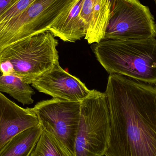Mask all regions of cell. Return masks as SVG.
I'll return each mask as SVG.
<instances>
[{
    "instance_id": "6da1fadb",
    "label": "cell",
    "mask_w": 156,
    "mask_h": 156,
    "mask_svg": "<svg viewBox=\"0 0 156 156\" xmlns=\"http://www.w3.org/2000/svg\"><path fill=\"white\" fill-rule=\"evenodd\" d=\"M110 121L105 156H156V84L111 74L105 92Z\"/></svg>"
},
{
    "instance_id": "7a4b0ae2",
    "label": "cell",
    "mask_w": 156,
    "mask_h": 156,
    "mask_svg": "<svg viewBox=\"0 0 156 156\" xmlns=\"http://www.w3.org/2000/svg\"><path fill=\"white\" fill-rule=\"evenodd\" d=\"M91 48L97 60L111 74L156 84V39H103Z\"/></svg>"
},
{
    "instance_id": "3957f363",
    "label": "cell",
    "mask_w": 156,
    "mask_h": 156,
    "mask_svg": "<svg viewBox=\"0 0 156 156\" xmlns=\"http://www.w3.org/2000/svg\"><path fill=\"white\" fill-rule=\"evenodd\" d=\"M58 45L49 31L14 43L0 53V73L17 76L31 84L59 64Z\"/></svg>"
},
{
    "instance_id": "277c9868",
    "label": "cell",
    "mask_w": 156,
    "mask_h": 156,
    "mask_svg": "<svg viewBox=\"0 0 156 156\" xmlns=\"http://www.w3.org/2000/svg\"><path fill=\"white\" fill-rule=\"evenodd\" d=\"M110 121L105 94L91 90L81 102L74 156L105 155L109 144Z\"/></svg>"
},
{
    "instance_id": "5b68a950",
    "label": "cell",
    "mask_w": 156,
    "mask_h": 156,
    "mask_svg": "<svg viewBox=\"0 0 156 156\" xmlns=\"http://www.w3.org/2000/svg\"><path fill=\"white\" fill-rule=\"evenodd\" d=\"M156 24L150 9L139 0H117L104 39L155 38Z\"/></svg>"
},
{
    "instance_id": "8992f818",
    "label": "cell",
    "mask_w": 156,
    "mask_h": 156,
    "mask_svg": "<svg viewBox=\"0 0 156 156\" xmlns=\"http://www.w3.org/2000/svg\"><path fill=\"white\" fill-rule=\"evenodd\" d=\"M81 102L53 98L41 101L32 108L42 129L57 137L74 155Z\"/></svg>"
},
{
    "instance_id": "52a82bcc",
    "label": "cell",
    "mask_w": 156,
    "mask_h": 156,
    "mask_svg": "<svg viewBox=\"0 0 156 156\" xmlns=\"http://www.w3.org/2000/svg\"><path fill=\"white\" fill-rule=\"evenodd\" d=\"M31 84L40 92L66 101H81L91 92L78 78L63 69L59 64L35 78Z\"/></svg>"
},
{
    "instance_id": "ba28073f",
    "label": "cell",
    "mask_w": 156,
    "mask_h": 156,
    "mask_svg": "<svg viewBox=\"0 0 156 156\" xmlns=\"http://www.w3.org/2000/svg\"><path fill=\"white\" fill-rule=\"evenodd\" d=\"M110 15L108 0H83L80 16L85 24L84 39L88 44L98 43L104 39Z\"/></svg>"
},
{
    "instance_id": "9c48e42d",
    "label": "cell",
    "mask_w": 156,
    "mask_h": 156,
    "mask_svg": "<svg viewBox=\"0 0 156 156\" xmlns=\"http://www.w3.org/2000/svg\"><path fill=\"white\" fill-rule=\"evenodd\" d=\"M83 0H76L52 25L48 31L55 37L65 42L74 43L84 37L85 24L80 16Z\"/></svg>"
},
{
    "instance_id": "30bf717a",
    "label": "cell",
    "mask_w": 156,
    "mask_h": 156,
    "mask_svg": "<svg viewBox=\"0 0 156 156\" xmlns=\"http://www.w3.org/2000/svg\"><path fill=\"white\" fill-rule=\"evenodd\" d=\"M42 132L39 124L17 134L6 144L0 156H30Z\"/></svg>"
},
{
    "instance_id": "8fae6325",
    "label": "cell",
    "mask_w": 156,
    "mask_h": 156,
    "mask_svg": "<svg viewBox=\"0 0 156 156\" xmlns=\"http://www.w3.org/2000/svg\"><path fill=\"white\" fill-rule=\"evenodd\" d=\"M0 92L8 94L24 105L34 103V90L30 84L14 75L0 74Z\"/></svg>"
},
{
    "instance_id": "7c38bea8",
    "label": "cell",
    "mask_w": 156,
    "mask_h": 156,
    "mask_svg": "<svg viewBox=\"0 0 156 156\" xmlns=\"http://www.w3.org/2000/svg\"><path fill=\"white\" fill-rule=\"evenodd\" d=\"M30 156H74L57 137L43 130Z\"/></svg>"
},
{
    "instance_id": "4fadbf2b",
    "label": "cell",
    "mask_w": 156,
    "mask_h": 156,
    "mask_svg": "<svg viewBox=\"0 0 156 156\" xmlns=\"http://www.w3.org/2000/svg\"><path fill=\"white\" fill-rule=\"evenodd\" d=\"M35 0H15L0 15V25L10 21L23 12Z\"/></svg>"
},
{
    "instance_id": "5bb4252c",
    "label": "cell",
    "mask_w": 156,
    "mask_h": 156,
    "mask_svg": "<svg viewBox=\"0 0 156 156\" xmlns=\"http://www.w3.org/2000/svg\"><path fill=\"white\" fill-rule=\"evenodd\" d=\"M15 0H0V15L14 2Z\"/></svg>"
},
{
    "instance_id": "9a60e30c",
    "label": "cell",
    "mask_w": 156,
    "mask_h": 156,
    "mask_svg": "<svg viewBox=\"0 0 156 156\" xmlns=\"http://www.w3.org/2000/svg\"><path fill=\"white\" fill-rule=\"evenodd\" d=\"M116 1L117 0H108L109 5H110V10H111V13L114 7Z\"/></svg>"
},
{
    "instance_id": "2e32d148",
    "label": "cell",
    "mask_w": 156,
    "mask_h": 156,
    "mask_svg": "<svg viewBox=\"0 0 156 156\" xmlns=\"http://www.w3.org/2000/svg\"><path fill=\"white\" fill-rule=\"evenodd\" d=\"M154 1L155 2L156 5V0H154Z\"/></svg>"
}]
</instances>
